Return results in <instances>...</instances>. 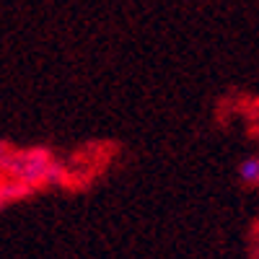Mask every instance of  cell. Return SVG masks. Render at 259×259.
Instances as JSON below:
<instances>
[{"label": "cell", "instance_id": "1", "mask_svg": "<svg viewBox=\"0 0 259 259\" xmlns=\"http://www.w3.org/2000/svg\"><path fill=\"white\" fill-rule=\"evenodd\" d=\"M0 174L24 184L26 189H34L39 184H55L62 177V168L45 148H26L8 150L0 163Z\"/></svg>", "mask_w": 259, "mask_h": 259}, {"label": "cell", "instance_id": "3", "mask_svg": "<svg viewBox=\"0 0 259 259\" xmlns=\"http://www.w3.org/2000/svg\"><path fill=\"white\" fill-rule=\"evenodd\" d=\"M239 177L246 184H259V156H249L239 163Z\"/></svg>", "mask_w": 259, "mask_h": 259}, {"label": "cell", "instance_id": "4", "mask_svg": "<svg viewBox=\"0 0 259 259\" xmlns=\"http://www.w3.org/2000/svg\"><path fill=\"white\" fill-rule=\"evenodd\" d=\"M8 150H11L8 145H3V143H0V163H3V158H6V153H8Z\"/></svg>", "mask_w": 259, "mask_h": 259}, {"label": "cell", "instance_id": "2", "mask_svg": "<svg viewBox=\"0 0 259 259\" xmlns=\"http://www.w3.org/2000/svg\"><path fill=\"white\" fill-rule=\"evenodd\" d=\"M29 192H31V189H26L24 184H18V182H13V179H8V177L0 174V205H8V202H13V200L26 197Z\"/></svg>", "mask_w": 259, "mask_h": 259}]
</instances>
